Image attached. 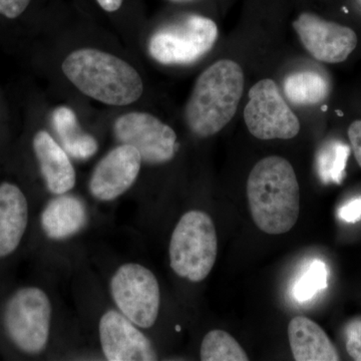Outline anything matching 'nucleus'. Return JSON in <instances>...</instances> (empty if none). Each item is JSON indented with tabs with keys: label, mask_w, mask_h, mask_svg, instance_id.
I'll return each instance as SVG.
<instances>
[{
	"label": "nucleus",
	"mask_w": 361,
	"mask_h": 361,
	"mask_svg": "<svg viewBox=\"0 0 361 361\" xmlns=\"http://www.w3.org/2000/svg\"><path fill=\"white\" fill-rule=\"evenodd\" d=\"M84 202L71 195H58L44 207L40 216L42 231L52 240H65L78 234L87 225Z\"/></svg>",
	"instance_id": "15"
},
{
	"label": "nucleus",
	"mask_w": 361,
	"mask_h": 361,
	"mask_svg": "<svg viewBox=\"0 0 361 361\" xmlns=\"http://www.w3.org/2000/svg\"><path fill=\"white\" fill-rule=\"evenodd\" d=\"M293 28L306 51L322 63H342L357 45L355 30L334 21L325 20L315 13L299 14L293 21Z\"/></svg>",
	"instance_id": "10"
},
{
	"label": "nucleus",
	"mask_w": 361,
	"mask_h": 361,
	"mask_svg": "<svg viewBox=\"0 0 361 361\" xmlns=\"http://www.w3.org/2000/svg\"><path fill=\"white\" fill-rule=\"evenodd\" d=\"M218 35L211 18L190 14L157 30L149 39V54L161 65H189L213 49Z\"/></svg>",
	"instance_id": "6"
},
{
	"label": "nucleus",
	"mask_w": 361,
	"mask_h": 361,
	"mask_svg": "<svg viewBox=\"0 0 361 361\" xmlns=\"http://www.w3.org/2000/svg\"><path fill=\"white\" fill-rule=\"evenodd\" d=\"M32 147L47 190L56 196L73 190L77 174L65 149L45 130L35 135Z\"/></svg>",
	"instance_id": "13"
},
{
	"label": "nucleus",
	"mask_w": 361,
	"mask_h": 361,
	"mask_svg": "<svg viewBox=\"0 0 361 361\" xmlns=\"http://www.w3.org/2000/svg\"><path fill=\"white\" fill-rule=\"evenodd\" d=\"M247 199L252 219L261 231H290L300 211L299 184L291 164L279 156L259 161L247 180Z\"/></svg>",
	"instance_id": "1"
},
{
	"label": "nucleus",
	"mask_w": 361,
	"mask_h": 361,
	"mask_svg": "<svg viewBox=\"0 0 361 361\" xmlns=\"http://www.w3.org/2000/svg\"><path fill=\"white\" fill-rule=\"evenodd\" d=\"M289 344L297 361H336L341 360L324 330L305 316L292 318L288 325Z\"/></svg>",
	"instance_id": "16"
},
{
	"label": "nucleus",
	"mask_w": 361,
	"mask_h": 361,
	"mask_svg": "<svg viewBox=\"0 0 361 361\" xmlns=\"http://www.w3.org/2000/svg\"><path fill=\"white\" fill-rule=\"evenodd\" d=\"M52 126L68 156L85 161L96 155L99 149L96 137L80 128L77 115L71 108L61 106L56 109L52 113Z\"/></svg>",
	"instance_id": "17"
},
{
	"label": "nucleus",
	"mask_w": 361,
	"mask_h": 361,
	"mask_svg": "<svg viewBox=\"0 0 361 361\" xmlns=\"http://www.w3.org/2000/svg\"><path fill=\"white\" fill-rule=\"evenodd\" d=\"M350 148L339 141H329L323 145L317 154V170L323 182L341 184L345 177Z\"/></svg>",
	"instance_id": "20"
},
{
	"label": "nucleus",
	"mask_w": 361,
	"mask_h": 361,
	"mask_svg": "<svg viewBox=\"0 0 361 361\" xmlns=\"http://www.w3.org/2000/svg\"><path fill=\"white\" fill-rule=\"evenodd\" d=\"M202 361H247L248 355L238 341L224 331L212 330L202 341L200 349Z\"/></svg>",
	"instance_id": "19"
},
{
	"label": "nucleus",
	"mask_w": 361,
	"mask_h": 361,
	"mask_svg": "<svg viewBox=\"0 0 361 361\" xmlns=\"http://www.w3.org/2000/svg\"><path fill=\"white\" fill-rule=\"evenodd\" d=\"M244 110L247 129L263 141L290 140L300 130V122L270 78L259 80L249 90Z\"/></svg>",
	"instance_id": "8"
},
{
	"label": "nucleus",
	"mask_w": 361,
	"mask_h": 361,
	"mask_svg": "<svg viewBox=\"0 0 361 361\" xmlns=\"http://www.w3.org/2000/svg\"><path fill=\"white\" fill-rule=\"evenodd\" d=\"M111 298L116 308L140 329L154 326L161 306L158 279L149 268L139 263L121 265L110 282Z\"/></svg>",
	"instance_id": "7"
},
{
	"label": "nucleus",
	"mask_w": 361,
	"mask_h": 361,
	"mask_svg": "<svg viewBox=\"0 0 361 361\" xmlns=\"http://www.w3.org/2000/svg\"><path fill=\"white\" fill-rule=\"evenodd\" d=\"M61 68L80 92L110 106H128L137 102L144 92V82L134 66L99 49L71 52Z\"/></svg>",
	"instance_id": "3"
},
{
	"label": "nucleus",
	"mask_w": 361,
	"mask_h": 361,
	"mask_svg": "<svg viewBox=\"0 0 361 361\" xmlns=\"http://www.w3.org/2000/svg\"><path fill=\"white\" fill-rule=\"evenodd\" d=\"M338 217L339 219L348 223L361 221V197L353 199L341 207L338 210Z\"/></svg>",
	"instance_id": "24"
},
{
	"label": "nucleus",
	"mask_w": 361,
	"mask_h": 361,
	"mask_svg": "<svg viewBox=\"0 0 361 361\" xmlns=\"http://www.w3.org/2000/svg\"><path fill=\"white\" fill-rule=\"evenodd\" d=\"M244 73L231 59H220L197 78L185 106L188 128L199 137L224 129L238 110L244 90Z\"/></svg>",
	"instance_id": "2"
},
{
	"label": "nucleus",
	"mask_w": 361,
	"mask_h": 361,
	"mask_svg": "<svg viewBox=\"0 0 361 361\" xmlns=\"http://www.w3.org/2000/svg\"><path fill=\"white\" fill-rule=\"evenodd\" d=\"M142 163L137 149L120 144L97 163L90 176V194L99 201L116 200L135 184L141 172Z\"/></svg>",
	"instance_id": "12"
},
{
	"label": "nucleus",
	"mask_w": 361,
	"mask_h": 361,
	"mask_svg": "<svg viewBox=\"0 0 361 361\" xmlns=\"http://www.w3.org/2000/svg\"><path fill=\"white\" fill-rule=\"evenodd\" d=\"M327 280L329 270L326 265L322 261L315 260L296 282L293 291L294 296L300 302L310 300L318 292L326 288Z\"/></svg>",
	"instance_id": "21"
},
{
	"label": "nucleus",
	"mask_w": 361,
	"mask_h": 361,
	"mask_svg": "<svg viewBox=\"0 0 361 361\" xmlns=\"http://www.w3.org/2000/svg\"><path fill=\"white\" fill-rule=\"evenodd\" d=\"M285 96L298 106H314L324 102L330 94L329 78L315 71H299L285 78Z\"/></svg>",
	"instance_id": "18"
},
{
	"label": "nucleus",
	"mask_w": 361,
	"mask_h": 361,
	"mask_svg": "<svg viewBox=\"0 0 361 361\" xmlns=\"http://www.w3.org/2000/svg\"><path fill=\"white\" fill-rule=\"evenodd\" d=\"M218 239L212 218L204 211L185 213L176 225L169 246L173 271L194 283L210 274L217 259Z\"/></svg>",
	"instance_id": "4"
},
{
	"label": "nucleus",
	"mask_w": 361,
	"mask_h": 361,
	"mask_svg": "<svg viewBox=\"0 0 361 361\" xmlns=\"http://www.w3.org/2000/svg\"><path fill=\"white\" fill-rule=\"evenodd\" d=\"M99 342L106 360H158L153 343L120 311L108 310L99 323Z\"/></svg>",
	"instance_id": "11"
},
{
	"label": "nucleus",
	"mask_w": 361,
	"mask_h": 361,
	"mask_svg": "<svg viewBox=\"0 0 361 361\" xmlns=\"http://www.w3.org/2000/svg\"><path fill=\"white\" fill-rule=\"evenodd\" d=\"M32 0H0V16L7 18H18L30 6Z\"/></svg>",
	"instance_id": "23"
},
{
	"label": "nucleus",
	"mask_w": 361,
	"mask_h": 361,
	"mask_svg": "<svg viewBox=\"0 0 361 361\" xmlns=\"http://www.w3.org/2000/svg\"><path fill=\"white\" fill-rule=\"evenodd\" d=\"M346 350L355 360L361 361V319L349 322L345 329Z\"/></svg>",
	"instance_id": "22"
},
{
	"label": "nucleus",
	"mask_w": 361,
	"mask_h": 361,
	"mask_svg": "<svg viewBox=\"0 0 361 361\" xmlns=\"http://www.w3.org/2000/svg\"><path fill=\"white\" fill-rule=\"evenodd\" d=\"M52 306L39 287H23L9 297L4 311L7 336L25 355H40L49 344Z\"/></svg>",
	"instance_id": "5"
},
{
	"label": "nucleus",
	"mask_w": 361,
	"mask_h": 361,
	"mask_svg": "<svg viewBox=\"0 0 361 361\" xmlns=\"http://www.w3.org/2000/svg\"><path fill=\"white\" fill-rule=\"evenodd\" d=\"M28 202L20 188L0 184V258L11 255L25 236L28 225Z\"/></svg>",
	"instance_id": "14"
},
{
	"label": "nucleus",
	"mask_w": 361,
	"mask_h": 361,
	"mask_svg": "<svg viewBox=\"0 0 361 361\" xmlns=\"http://www.w3.org/2000/svg\"><path fill=\"white\" fill-rule=\"evenodd\" d=\"M348 137L358 165L361 168V121H355L348 128Z\"/></svg>",
	"instance_id": "25"
},
{
	"label": "nucleus",
	"mask_w": 361,
	"mask_h": 361,
	"mask_svg": "<svg viewBox=\"0 0 361 361\" xmlns=\"http://www.w3.org/2000/svg\"><path fill=\"white\" fill-rule=\"evenodd\" d=\"M170 2H174V4H191V2L198 1V0H168Z\"/></svg>",
	"instance_id": "27"
},
{
	"label": "nucleus",
	"mask_w": 361,
	"mask_h": 361,
	"mask_svg": "<svg viewBox=\"0 0 361 361\" xmlns=\"http://www.w3.org/2000/svg\"><path fill=\"white\" fill-rule=\"evenodd\" d=\"M114 135L120 144L137 149L142 161L149 165L168 163L179 148L175 130L144 111H130L118 116L114 123Z\"/></svg>",
	"instance_id": "9"
},
{
	"label": "nucleus",
	"mask_w": 361,
	"mask_h": 361,
	"mask_svg": "<svg viewBox=\"0 0 361 361\" xmlns=\"http://www.w3.org/2000/svg\"><path fill=\"white\" fill-rule=\"evenodd\" d=\"M97 2L106 13H115L122 7L123 0H97Z\"/></svg>",
	"instance_id": "26"
}]
</instances>
